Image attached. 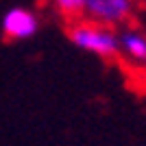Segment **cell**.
<instances>
[{"instance_id":"cell-4","label":"cell","mask_w":146,"mask_h":146,"mask_svg":"<svg viewBox=\"0 0 146 146\" xmlns=\"http://www.w3.org/2000/svg\"><path fill=\"white\" fill-rule=\"evenodd\" d=\"M120 37V57L133 68H146V33L140 29H122Z\"/></svg>"},{"instance_id":"cell-6","label":"cell","mask_w":146,"mask_h":146,"mask_svg":"<svg viewBox=\"0 0 146 146\" xmlns=\"http://www.w3.org/2000/svg\"><path fill=\"white\" fill-rule=\"evenodd\" d=\"M137 87L142 92H146V68H140L137 70Z\"/></svg>"},{"instance_id":"cell-2","label":"cell","mask_w":146,"mask_h":146,"mask_svg":"<svg viewBox=\"0 0 146 146\" xmlns=\"http://www.w3.org/2000/svg\"><path fill=\"white\" fill-rule=\"evenodd\" d=\"M42 20L29 7H11L0 18V33L7 42H26L37 35Z\"/></svg>"},{"instance_id":"cell-7","label":"cell","mask_w":146,"mask_h":146,"mask_svg":"<svg viewBox=\"0 0 146 146\" xmlns=\"http://www.w3.org/2000/svg\"><path fill=\"white\" fill-rule=\"evenodd\" d=\"M144 2H146V0H144Z\"/></svg>"},{"instance_id":"cell-3","label":"cell","mask_w":146,"mask_h":146,"mask_svg":"<svg viewBox=\"0 0 146 146\" xmlns=\"http://www.w3.org/2000/svg\"><path fill=\"white\" fill-rule=\"evenodd\" d=\"M135 15V0H87L85 18L107 26H124Z\"/></svg>"},{"instance_id":"cell-1","label":"cell","mask_w":146,"mask_h":146,"mask_svg":"<svg viewBox=\"0 0 146 146\" xmlns=\"http://www.w3.org/2000/svg\"><path fill=\"white\" fill-rule=\"evenodd\" d=\"M66 35L70 44L83 52H90L103 61L120 59V37H118V29L113 26L81 18L74 22H68Z\"/></svg>"},{"instance_id":"cell-5","label":"cell","mask_w":146,"mask_h":146,"mask_svg":"<svg viewBox=\"0 0 146 146\" xmlns=\"http://www.w3.org/2000/svg\"><path fill=\"white\" fill-rule=\"evenodd\" d=\"M52 11L66 22H74V20L85 18V7L87 0H50Z\"/></svg>"}]
</instances>
